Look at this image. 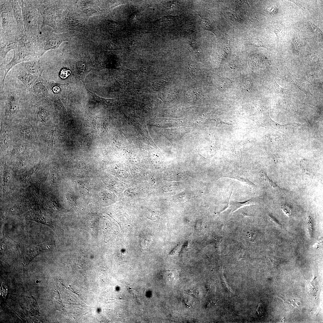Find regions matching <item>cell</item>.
Instances as JSON below:
<instances>
[{"label":"cell","instance_id":"obj_1","mask_svg":"<svg viewBox=\"0 0 323 323\" xmlns=\"http://www.w3.org/2000/svg\"><path fill=\"white\" fill-rule=\"evenodd\" d=\"M13 51L12 59L4 67L1 84L4 83L8 73L14 66L25 61L38 60L39 59L37 51V39L26 34H25L17 40Z\"/></svg>","mask_w":323,"mask_h":323},{"label":"cell","instance_id":"obj_2","mask_svg":"<svg viewBox=\"0 0 323 323\" xmlns=\"http://www.w3.org/2000/svg\"><path fill=\"white\" fill-rule=\"evenodd\" d=\"M22 9L25 34L37 39L42 25V18L38 10L28 1H19Z\"/></svg>","mask_w":323,"mask_h":323},{"label":"cell","instance_id":"obj_3","mask_svg":"<svg viewBox=\"0 0 323 323\" xmlns=\"http://www.w3.org/2000/svg\"><path fill=\"white\" fill-rule=\"evenodd\" d=\"M2 19L1 36L13 42L20 38L10 1H1Z\"/></svg>","mask_w":323,"mask_h":323},{"label":"cell","instance_id":"obj_4","mask_svg":"<svg viewBox=\"0 0 323 323\" xmlns=\"http://www.w3.org/2000/svg\"><path fill=\"white\" fill-rule=\"evenodd\" d=\"M68 39L66 33H55L48 26L41 28L37 39V51L39 58L40 59L49 50L58 48L62 42L68 41Z\"/></svg>","mask_w":323,"mask_h":323},{"label":"cell","instance_id":"obj_5","mask_svg":"<svg viewBox=\"0 0 323 323\" xmlns=\"http://www.w3.org/2000/svg\"><path fill=\"white\" fill-rule=\"evenodd\" d=\"M32 2L42 16V25L41 28L45 26L55 28V11L49 2L47 1H37Z\"/></svg>","mask_w":323,"mask_h":323},{"label":"cell","instance_id":"obj_6","mask_svg":"<svg viewBox=\"0 0 323 323\" xmlns=\"http://www.w3.org/2000/svg\"><path fill=\"white\" fill-rule=\"evenodd\" d=\"M14 74L30 91L39 77L33 75L25 71L20 65L14 70Z\"/></svg>","mask_w":323,"mask_h":323},{"label":"cell","instance_id":"obj_7","mask_svg":"<svg viewBox=\"0 0 323 323\" xmlns=\"http://www.w3.org/2000/svg\"><path fill=\"white\" fill-rule=\"evenodd\" d=\"M20 65L27 72L36 76L42 77L44 69L39 60L25 62L21 63Z\"/></svg>","mask_w":323,"mask_h":323},{"label":"cell","instance_id":"obj_8","mask_svg":"<svg viewBox=\"0 0 323 323\" xmlns=\"http://www.w3.org/2000/svg\"><path fill=\"white\" fill-rule=\"evenodd\" d=\"M10 2L20 38L25 34L21 8L18 1H10Z\"/></svg>","mask_w":323,"mask_h":323},{"label":"cell","instance_id":"obj_9","mask_svg":"<svg viewBox=\"0 0 323 323\" xmlns=\"http://www.w3.org/2000/svg\"><path fill=\"white\" fill-rule=\"evenodd\" d=\"M42 77L38 78L30 91L34 95L40 97H48L49 96L48 89L43 83Z\"/></svg>","mask_w":323,"mask_h":323},{"label":"cell","instance_id":"obj_10","mask_svg":"<svg viewBox=\"0 0 323 323\" xmlns=\"http://www.w3.org/2000/svg\"><path fill=\"white\" fill-rule=\"evenodd\" d=\"M43 82L47 89L55 94L59 93L61 91L62 87L66 84L56 83L53 81L48 82L44 80Z\"/></svg>","mask_w":323,"mask_h":323},{"label":"cell","instance_id":"obj_11","mask_svg":"<svg viewBox=\"0 0 323 323\" xmlns=\"http://www.w3.org/2000/svg\"><path fill=\"white\" fill-rule=\"evenodd\" d=\"M141 246L143 248H146L150 246L152 240L151 236L148 232L144 231L139 237Z\"/></svg>","mask_w":323,"mask_h":323},{"label":"cell","instance_id":"obj_12","mask_svg":"<svg viewBox=\"0 0 323 323\" xmlns=\"http://www.w3.org/2000/svg\"><path fill=\"white\" fill-rule=\"evenodd\" d=\"M254 204V203L253 202L252 200H250L243 203L232 201L230 202L229 207L231 210V212H233L243 206Z\"/></svg>","mask_w":323,"mask_h":323},{"label":"cell","instance_id":"obj_13","mask_svg":"<svg viewBox=\"0 0 323 323\" xmlns=\"http://www.w3.org/2000/svg\"><path fill=\"white\" fill-rule=\"evenodd\" d=\"M292 44L293 51L295 53L298 54L300 50L301 46V42L298 38H294L292 41Z\"/></svg>","mask_w":323,"mask_h":323},{"label":"cell","instance_id":"obj_14","mask_svg":"<svg viewBox=\"0 0 323 323\" xmlns=\"http://www.w3.org/2000/svg\"><path fill=\"white\" fill-rule=\"evenodd\" d=\"M308 26L309 29L313 33L319 35H322V32L321 30L314 24L310 22L308 23Z\"/></svg>","mask_w":323,"mask_h":323},{"label":"cell","instance_id":"obj_15","mask_svg":"<svg viewBox=\"0 0 323 323\" xmlns=\"http://www.w3.org/2000/svg\"><path fill=\"white\" fill-rule=\"evenodd\" d=\"M71 73V71L67 68H63L62 69L60 72L59 76L63 79H65L69 76Z\"/></svg>","mask_w":323,"mask_h":323},{"label":"cell","instance_id":"obj_16","mask_svg":"<svg viewBox=\"0 0 323 323\" xmlns=\"http://www.w3.org/2000/svg\"><path fill=\"white\" fill-rule=\"evenodd\" d=\"M262 175L264 180H265L267 182L269 183L270 185H271L273 188H279L275 183L274 182H273L270 180V179H269V178L268 177L266 174L264 173L262 174Z\"/></svg>","mask_w":323,"mask_h":323},{"label":"cell","instance_id":"obj_17","mask_svg":"<svg viewBox=\"0 0 323 323\" xmlns=\"http://www.w3.org/2000/svg\"><path fill=\"white\" fill-rule=\"evenodd\" d=\"M202 25L204 28L206 30L212 31V27L208 20L204 19H202Z\"/></svg>","mask_w":323,"mask_h":323},{"label":"cell","instance_id":"obj_18","mask_svg":"<svg viewBox=\"0 0 323 323\" xmlns=\"http://www.w3.org/2000/svg\"><path fill=\"white\" fill-rule=\"evenodd\" d=\"M235 178L239 180L240 181L242 182H245L246 183H247L249 186H251V187L253 188L255 186V185H254L252 182H251L249 180L247 179H245L243 177H241L240 176H236Z\"/></svg>","mask_w":323,"mask_h":323},{"label":"cell","instance_id":"obj_19","mask_svg":"<svg viewBox=\"0 0 323 323\" xmlns=\"http://www.w3.org/2000/svg\"><path fill=\"white\" fill-rule=\"evenodd\" d=\"M281 209L284 214L287 216L289 217L291 214V210L289 207L287 205H284L282 206Z\"/></svg>","mask_w":323,"mask_h":323},{"label":"cell","instance_id":"obj_20","mask_svg":"<svg viewBox=\"0 0 323 323\" xmlns=\"http://www.w3.org/2000/svg\"><path fill=\"white\" fill-rule=\"evenodd\" d=\"M267 11L271 14H274L277 12L278 9L276 7L273 6L270 7L267 9Z\"/></svg>","mask_w":323,"mask_h":323}]
</instances>
